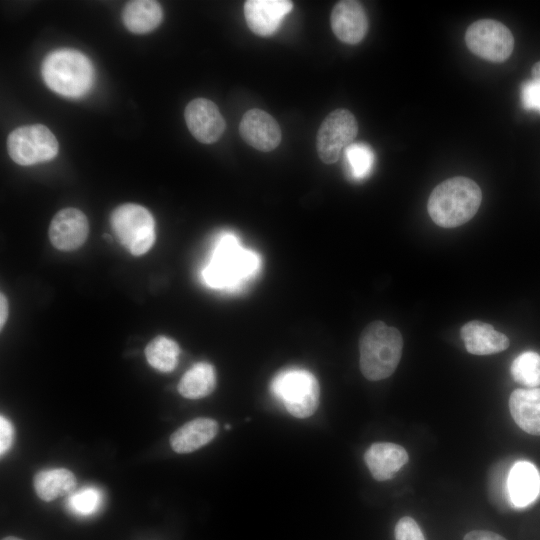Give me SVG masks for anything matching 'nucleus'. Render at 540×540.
Returning a JSON list of instances; mask_svg holds the SVG:
<instances>
[{
	"instance_id": "f257e3e1",
	"label": "nucleus",
	"mask_w": 540,
	"mask_h": 540,
	"mask_svg": "<svg viewBox=\"0 0 540 540\" xmlns=\"http://www.w3.org/2000/svg\"><path fill=\"white\" fill-rule=\"evenodd\" d=\"M260 269V255L244 248L234 233L223 232L216 238L201 276L210 288L237 290L255 278Z\"/></svg>"
},
{
	"instance_id": "f03ea898",
	"label": "nucleus",
	"mask_w": 540,
	"mask_h": 540,
	"mask_svg": "<svg viewBox=\"0 0 540 540\" xmlns=\"http://www.w3.org/2000/svg\"><path fill=\"white\" fill-rule=\"evenodd\" d=\"M481 200V189L473 180L453 177L433 189L427 209L435 224L454 228L468 222L476 214Z\"/></svg>"
},
{
	"instance_id": "7ed1b4c3",
	"label": "nucleus",
	"mask_w": 540,
	"mask_h": 540,
	"mask_svg": "<svg viewBox=\"0 0 540 540\" xmlns=\"http://www.w3.org/2000/svg\"><path fill=\"white\" fill-rule=\"evenodd\" d=\"M402 335L382 321L368 324L359 339L360 369L364 377L379 381L391 376L402 355Z\"/></svg>"
},
{
	"instance_id": "20e7f679",
	"label": "nucleus",
	"mask_w": 540,
	"mask_h": 540,
	"mask_svg": "<svg viewBox=\"0 0 540 540\" xmlns=\"http://www.w3.org/2000/svg\"><path fill=\"white\" fill-rule=\"evenodd\" d=\"M42 76L46 85L54 92L76 98L91 89L94 69L83 53L65 48L55 50L45 57Z\"/></svg>"
},
{
	"instance_id": "39448f33",
	"label": "nucleus",
	"mask_w": 540,
	"mask_h": 540,
	"mask_svg": "<svg viewBox=\"0 0 540 540\" xmlns=\"http://www.w3.org/2000/svg\"><path fill=\"white\" fill-rule=\"evenodd\" d=\"M270 391L296 418L310 417L319 404L318 381L313 373L303 368H288L276 374Z\"/></svg>"
},
{
	"instance_id": "423d86ee",
	"label": "nucleus",
	"mask_w": 540,
	"mask_h": 540,
	"mask_svg": "<svg viewBox=\"0 0 540 540\" xmlns=\"http://www.w3.org/2000/svg\"><path fill=\"white\" fill-rule=\"evenodd\" d=\"M110 225L120 244L134 256L147 253L155 243V220L141 205L126 203L116 207Z\"/></svg>"
},
{
	"instance_id": "0eeeda50",
	"label": "nucleus",
	"mask_w": 540,
	"mask_h": 540,
	"mask_svg": "<svg viewBox=\"0 0 540 540\" xmlns=\"http://www.w3.org/2000/svg\"><path fill=\"white\" fill-rule=\"evenodd\" d=\"M59 150L55 135L42 124L21 126L7 138V151L17 164L29 166L53 159Z\"/></svg>"
},
{
	"instance_id": "6e6552de",
	"label": "nucleus",
	"mask_w": 540,
	"mask_h": 540,
	"mask_svg": "<svg viewBox=\"0 0 540 540\" xmlns=\"http://www.w3.org/2000/svg\"><path fill=\"white\" fill-rule=\"evenodd\" d=\"M465 42L473 54L495 63L508 59L514 48L511 31L492 19L472 23L465 32Z\"/></svg>"
},
{
	"instance_id": "1a4fd4ad",
	"label": "nucleus",
	"mask_w": 540,
	"mask_h": 540,
	"mask_svg": "<svg viewBox=\"0 0 540 540\" xmlns=\"http://www.w3.org/2000/svg\"><path fill=\"white\" fill-rule=\"evenodd\" d=\"M358 133L355 116L347 109H336L322 121L316 136L317 153L325 164H333L350 146Z\"/></svg>"
},
{
	"instance_id": "9d476101",
	"label": "nucleus",
	"mask_w": 540,
	"mask_h": 540,
	"mask_svg": "<svg viewBox=\"0 0 540 540\" xmlns=\"http://www.w3.org/2000/svg\"><path fill=\"white\" fill-rule=\"evenodd\" d=\"M184 118L194 138L204 144L219 140L226 128L217 105L205 98L190 101L185 108Z\"/></svg>"
},
{
	"instance_id": "9b49d317",
	"label": "nucleus",
	"mask_w": 540,
	"mask_h": 540,
	"mask_svg": "<svg viewBox=\"0 0 540 540\" xmlns=\"http://www.w3.org/2000/svg\"><path fill=\"white\" fill-rule=\"evenodd\" d=\"M88 233L89 223L86 215L72 207L57 212L49 226L51 244L62 251H72L81 247Z\"/></svg>"
},
{
	"instance_id": "f8f14e48",
	"label": "nucleus",
	"mask_w": 540,
	"mask_h": 540,
	"mask_svg": "<svg viewBox=\"0 0 540 540\" xmlns=\"http://www.w3.org/2000/svg\"><path fill=\"white\" fill-rule=\"evenodd\" d=\"M239 133L248 145L262 152L274 150L282 139L277 121L260 109H250L243 115Z\"/></svg>"
},
{
	"instance_id": "ddd939ff",
	"label": "nucleus",
	"mask_w": 540,
	"mask_h": 540,
	"mask_svg": "<svg viewBox=\"0 0 540 540\" xmlns=\"http://www.w3.org/2000/svg\"><path fill=\"white\" fill-rule=\"evenodd\" d=\"M330 23L335 36L346 44L359 43L368 31L367 15L358 1L337 2L332 9Z\"/></svg>"
},
{
	"instance_id": "4468645a",
	"label": "nucleus",
	"mask_w": 540,
	"mask_h": 540,
	"mask_svg": "<svg viewBox=\"0 0 540 540\" xmlns=\"http://www.w3.org/2000/svg\"><path fill=\"white\" fill-rule=\"evenodd\" d=\"M293 9L289 0H247L244 16L249 29L258 36L272 35Z\"/></svg>"
},
{
	"instance_id": "2eb2a0df",
	"label": "nucleus",
	"mask_w": 540,
	"mask_h": 540,
	"mask_svg": "<svg viewBox=\"0 0 540 540\" xmlns=\"http://www.w3.org/2000/svg\"><path fill=\"white\" fill-rule=\"evenodd\" d=\"M507 491L510 503L523 508L533 503L540 494V473L528 461L515 462L507 477Z\"/></svg>"
},
{
	"instance_id": "dca6fc26",
	"label": "nucleus",
	"mask_w": 540,
	"mask_h": 540,
	"mask_svg": "<svg viewBox=\"0 0 540 540\" xmlns=\"http://www.w3.org/2000/svg\"><path fill=\"white\" fill-rule=\"evenodd\" d=\"M364 460L374 479L386 481L407 463L408 453L401 445L377 442L366 450Z\"/></svg>"
},
{
	"instance_id": "f3484780",
	"label": "nucleus",
	"mask_w": 540,
	"mask_h": 540,
	"mask_svg": "<svg viewBox=\"0 0 540 540\" xmlns=\"http://www.w3.org/2000/svg\"><path fill=\"white\" fill-rule=\"evenodd\" d=\"M461 338L466 350L474 355H490L506 350L508 337L495 330L491 324L473 320L461 327Z\"/></svg>"
},
{
	"instance_id": "a211bd4d",
	"label": "nucleus",
	"mask_w": 540,
	"mask_h": 540,
	"mask_svg": "<svg viewBox=\"0 0 540 540\" xmlns=\"http://www.w3.org/2000/svg\"><path fill=\"white\" fill-rule=\"evenodd\" d=\"M217 433L214 419L199 417L178 428L170 436V445L176 453H191L212 441Z\"/></svg>"
},
{
	"instance_id": "6ab92c4d",
	"label": "nucleus",
	"mask_w": 540,
	"mask_h": 540,
	"mask_svg": "<svg viewBox=\"0 0 540 540\" xmlns=\"http://www.w3.org/2000/svg\"><path fill=\"white\" fill-rule=\"evenodd\" d=\"M509 410L523 431L540 435V388L514 390L509 398Z\"/></svg>"
},
{
	"instance_id": "aec40b11",
	"label": "nucleus",
	"mask_w": 540,
	"mask_h": 540,
	"mask_svg": "<svg viewBox=\"0 0 540 540\" xmlns=\"http://www.w3.org/2000/svg\"><path fill=\"white\" fill-rule=\"evenodd\" d=\"M122 19L123 24L130 32L145 34L159 26L163 19V10L156 1H130L123 9Z\"/></svg>"
},
{
	"instance_id": "412c9836",
	"label": "nucleus",
	"mask_w": 540,
	"mask_h": 540,
	"mask_svg": "<svg viewBox=\"0 0 540 540\" xmlns=\"http://www.w3.org/2000/svg\"><path fill=\"white\" fill-rule=\"evenodd\" d=\"M76 483L75 475L65 468L42 470L34 476L33 481L37 496L46 502L72 493Z\"/></svg>"
},
{
	"instance_id": "4be33fe9",
	"label": "nucleus",
	"mask_w": 540,
	"mask_h": 540,
	"mask_svg": "<svg viewBox=\"0 0 540 540\" xmlns=\"http://www.w3.org/2000/svg\"><path fill=\"white\" fill-rule=\"evenodd\" d=\"M216 386L214 366L208 362L194 364L180 379L177 389L188 399H200L213 392Z\"/></svg>"
},
{
	"instance_id": "5701e85b",
	"label": "nucleus",
	"mask_w": 540,
	"mask_h": 540,
	"mask_svg": "<svg viewBox=\"0 0 540 540\" xmlns=\"http://www.w3.org/2000/svg\"><path fill=\"white\" fill-rule=\"evenodd\" d=\"M146 360L160 372L173 371L179 362L180 347L171 338L157 336L145 348Z\"/></svg>"
},
{
	"instance_id": "b1692460",
	"label": "nucleus",
	"mask_w": 540,
	"mask_h": 540,
	"mask_svg": "<svg viewBox=\"0 0 540 540\" xmlns=\"http://www.w3.org/2000/svg\"><path fill=\"white\" fill-rule=\"evenodd\" d=\"M347 172L354 180L367 178L373 170L375 155L372 148L364 143H352L344 150Z\"/></svg>"
},
{
	"instance_id": "393cba45",
	"label": "nucleus",
	"mask_w": 540,
	"mask_h": 540,
	"mask_svg": "<svg viewBox=\"0 0 540 540\" xmlns=\"http://www.w3.org/2000/svg\"><path fill=\"white\" fill-rule=\"evenodd\" d=\"M510 371L517 383L537 388L540 386V355L534 351L521 353L512 362Z\"/></svg>"
},
{
	"instance_id": "a878e982",
	"label": "nucleus",
	"mask_w": 540,
	"mask_h": 540,
	"mask_svg": "<svg viewBox=\"0 0 540 540\" xmlns=\"http://www.w3.org/2000/svg\"><path fill=\"white\" fill-rule=\"evenodd\" d=\"M102 501V491L97 487L87 486L71 493L66 499V506L76 515L88 516L100 509Z\"/></svg>"
},
{
	"instance_id": "bb28decb",
	"label": "nucleus",
	"mask_w": 540,
	"mask_h": 540,
	"mask_svg": "<svg viewBox=\"0 0 540 540\" xmlns=\"http://www.w3.org/2000/svg\"><path fill=\"white\" fill-rule=\"evenodd\" d=\"M520 98L526 110L540 113V80L532 78L524 81L520 87Z\"/></svg>"
},
{
	"instance_id": "cd10ccee",
	"label": "nucleus",
	"mask_w": 540,
	"mask_h": 540,
	"mask_svg": "<svg viewBox=\"0 0 540 540\" xmlns=\"http://www.w3.org/2000/svg\"><path fill=\"white\" fill-rule=\"evenodd\" d=\"M394 534L396 540H425L421 528L409 516L399 519L396 523Z\"/></svg>"
},
{
	"instance_id": "c85d7f7f",
	"label": "nucleus",
	"mask_w": 540,
	"mask_h": 540,
	"mask_svg": "<svg viewBox=\"0 0 540 540\" xmlns=\"http://www.w3.org/2000/svg\"><path fill=\"white\" fill-rule=\"evenodd\" d=\"M14 441V427L4 416H0V454H4L11 448Z\"/></svg>"
},
{
	"instance_id": "c756f323",
	"label": "nucleus",
	"mask_w": 540,
	"mask_h": 540,
	"mask_svg": "<svg viewBox=\"0 0 540 540\" xmlns=\"http://www.w3.org/2000/svg\"><path fill=\"white\" fill-rule=\"evenodd\" d=\"M463 540H506L501 535L486 531V530H473L468 532Z\"/></svg>"
},
{
	"instance_id": "7c9ffc66",
	"label": "nucleus",
	"mask_w": 540,
	"mask_h": 540,
	"mask_svg": "<svg viewBox=\"0 0 540 540\" xmlns=\"http://www.w3.org/2000/svg\"><path fill=\"white\" fill-rule=\"evenodd\" d=\"M8 317V302L3 293L0 295V327L3 328Z\"/></svg>"
},
{
	"instance_id": "2f4dec72",
	"label": "nucleus",
	"mask_w": 540,
	"mask_h": 540,
	"mask_svg": "<svg viewBox=\"0 0 540 540\" xmlns=\"http://www.w3.org/2000/svg\"><path fill=\"white\" fill-rule=\"evenodd\" d=\"M531 74L533 79L540 80V61L536 62L531 69Z\"/></svg>"
},
{
	"instance_id": "473e14b6",
	"label": "nucleus",
	"mask_w": 540,
	"mask_h": 540,
	"mask_svg": "<svg viewBox=\"0 0 540 540\" xmlns=\"http://www.w3.org/2000/svg\"><path fill=\"white\" fill-rule=\"evenodd\" d=\"M2 540H22V539L14 537V536H8V537L3 538Z\"/></svg>"
},
{
	"instance_id": "72a5a7b5",
	"label": "nucleus",
	"mask_w": 540,
	"mask_h": 540,
	"mask_svg": "<svg viewBox=\"0 0 540 540\" xmlns=\"http://www.w3.org/2000/svg\"><path fill=\"white\" fill-rule=\"evenodd\" d=\"M225 428H226V429H230V428H231V426H230V425H228V424H226V425H225Z\"/></svg>"
}]
</instances>
